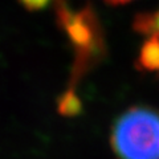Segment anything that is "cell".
<instances>
[{"mask_svg": "<svg viewBox=\"0 0 159 159\" xmlns=\"http://www.w3.org/2000/svg\"><path fill=\"white\" fill-rule=\"evenodd\" d=\"M110 147L117 159H159V111L133 106L114 121Z\"/></svg>", "mask_w": 159, "mask_h": 159, "instance_id": "6da1fadb", "label": "cell"}, {"mask_svg": "<svg viewBox=\"0 0 159 159\" xmlns=\"http://www.w3.org/2000/svg\"><path fill=\"white\" fill-rule=\"evenodd\" d=\"M141 62L147 69H159V37L152 36L141 54Z\"/></svg>", "mask_w": 159, "mask_h": 159, "instance_id": "7a4b0ae2", "label": "cell"}, {"mask_svg": "<svg viewBox=\"0 0 159 159\" xmlns=\"http://www.w3.org/2000/svg\"><path fill=\"white\" fill-rule=\"evenodd\" d=\"M138 29L145 33H151L152 36L159 37V9L152 15L139 16L137 20Z\"/></svg>", "mask_w": 159, "mask_h": 159, "instance_id": "3957f363", "label": "cell"}, {"mask_svg": "<svg viewBox=\"0 0 159 159\" xmlns=\"http://www.w3.org/2000/svg\"><path fill=\"white\" fill-rule=\"evenodd\" d=\"M29 8H40L43 6H45L48 0H23Z\"/></svg>", "mask_w": 159, "mask_h": 159, "instance_id": "277c9868", "label": "cell"}, {"mask_svg": "<svg viewBox=\"0 0 159 159\" xmlns=\"http://www.w3.org/2000/svg\"><path fill=\"white\" fill-rule=\"evenodd\" d=\"M109 4H113V6H121V4H126V3H130L133 0H103Z\"/></svg>", "mask_w": 159, "mask_h": 159, "instance_id": "5b68a950", "label": "cell"}]
</instances>
